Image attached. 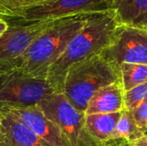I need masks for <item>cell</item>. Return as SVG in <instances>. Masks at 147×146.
Masks as SVG:
<instances>
[{
  "instance_id": "1",
  "label": "cell",
  "mask_w": 147,
  "mask_h": 146,
  "mask_svg": "<svg viewBox=\"0 0 147 146\" xmlns=\"http://www.w3.org/2000/svg\"><path fill=\"white\" fill-rule=\"evenodd\" d=\"M119 22L113 11L90 14L83 28L71 39L60 58L50 67L47 81L61 93L69 68L104 50L110 44Z\"/></svg>"
},
{
  "instance_id": "2",
  "label": "cell",
  "mask_w": 147,
  "mask_h": 146,
  "mask_svg": "<svg viewBox=\"0 0 147 146\" xmlns=\"http://www.w3.org/2000/svg\"><path fill=\"white\" fill-rule=\"evenodd\" d=\"M90 14L58 19L40 34L20 57L13 70L46 79L50 67L60 58L71 39L83 28Z\"/></svg>"
},
{
  "instance_id": "3",
  "label": "cell",
  "mask_w": 147,
  "mask_h": 146,
  "mask_svg": "<svg viewBox=\"0 0 147 146\" xmlns=\"http://www.w3.org/2000/svg\"><path fill=\"white\" fill-rule=\"evenodd\" d=\"M119 79L120 67L101 52L69 68L61 93L77 110L85 114L93 95Z\"/></svg>"
},
{
  "instance_id": "4",
  "label": "cell",
  "mask_w": 147,
  "mask_h": 146,
  "mask_svg": "<svg viewBox=\"0 0 147 146\" xmlns=\"http://www.w3.org/2000/svg\"><path fill=\"white\" fill-rule=\"evenodd\" d=\"M38 107L61 130L71 146H102L88 132L85 114L77 110L62 93L46 96Z\"/></svg>"
},
{
  "instance_id": "5",
  "label": "cell",
  "mask_w": 147,
  "mask_h": 146,
  "mask_svg": "<svg viewBox=\"0 0 147 146\" xmlns=\"http://www.w3.org/2000/svg\"><path fill=\"white\" fill-rule=\"evenodd\" d=\"M54 93L46 79L34 77L20 70L0 74V108H22L38 105Z\"/></svg>"
},
{
  "instance_id": "6",
  "label": "cell",
  "mask_w": 147,
  "mask_h": 146,
  "mask_svg": "<svg viewBox=\"0 0 147 146\" xmlns=\"http://www.w3.org/2000/svg\"><path fill=\"white\" fill-rule=\"evenodd\" d=\"M113 3L114 0H54L41 6L16 11L10 17L27 23L57 20L80 14L113 11Z\"/></svg>"
},
{
  "instance_id": "7",
  "label": "cell",
  "mask_w": 147,
  "mask_h": 146,
  "mask_svg": "<svg viewBox=\"0 0 147 146\" xmlns=\"http://www.w3.org/2000/svg\"><path fill=\"white\" fill-rule=\"evenodd\" d=\"M103 56L120 66L121 64L147 65V31L133 25L119 24Z\"/></svg>"
},
{
  "instance_id": "8",
  "label": "cell",
  "mask_w": 147,
  "mask_h": 146,
  "mask_svg": "<svg viewBox=\"0 0 147 146\" xmlns=\"http://www.w3.org/2000/svg\"><path fill=\"white\" fill-rule=\"evenodd\" d=\"M58 20V19H57ZM57 20L9 25L0 37V74L12 71L34 40Z\"/></svg>"
},
{
  "instance_id": "9",
  "label": "cell",
  "mask_w": 147,
  "mask_h": 146,
  "mask_svg": "<svg viewBox=\"0 0 147 146\" xmlns=\"http://www.w3.org/2000/svg\"><path fill=\"white\" fill-rule=\"evenodd\" d=\"M33 131L47 146H71L61 130L36 106L22 108H0Z\"/></svg>"
},
{
  "instance_id": "10",
  "label": "cell",
  "mask_w": 147,
  "mask_h": 146,
  "mask_svg": "<svg viewBox=\"0 0 147 146\" xmlns=\"http://www.w3.org/2000/svg\"><path fill=\"white\" fill-rule=\"evenodd\" d=\"M125 90L121 79L97 90L90 98L85 114H111L125 109Z\"/></svg>"
},
{
  "instance_id": "11",
  "label": "cell",
  "mask_w": 147,
  "mask_h": 146,
  "mask_svg": "<svg viewBox=\"0 0 147 146\" xmlns=\"http://www.w3.org/2000/svg\"><path fill=\"white\" fill-rule=\"evenodd\" d=\"M3 115L0 146H47L33 131L9 115Z\"/></svg>"
},
{
  "instance_id": "12",
  "label": "cell",
  "mask_w": 147,
  "mask_h": 146,
  "mask_svg": "<svg viewBox=\"0 0 147 146\" xmlns=\"http://www.w3.org/2000/svg\"><path fill=\"white\" fill-rule=\"evenodd\" d=\"M145 134L135 125L130 111L123 109L113 135L102 146H134Z\"/></svg>"
},
{
  "instance_id": "13",
  "label": "cell",
  "mask_w": 147,
  "mask_h": 146,
  "mask_svg": "<svg viewBox=\"0 0 147 146\" xmlns=\"http://www.w3.org/2000/svg\"><path fill=\"white\" fill-rule=\"evenodd\" d=\"M121 112L85 114V126L90 134L101 145L114 133Z\"/></svg>"
},
{
  "instance_id": "14",
  "label": "cell",
  "mask_w": 147,
  "mask_h": 146,
  "mask_svg": "<svg viewBox=\"0 0 147 146\" xmlns=\"http://www.w3.org/2000/svg\"><path fill=\"white\" fill-rule=\"evenodd\" d=\"M113 11L120 24H131L147 11V0H114Z\"/></svg>"
},
{
  "instance_id": "15",
  "label": "cell",
  "mask_w": 147,
  "mask_h": 146,
  "mask_svg": "<svg viewBox=\"0 0 147 146\" xmlns=\"http://www.w3.org/2000/svg\"><path fill=\"white\" fill-rule=\"evenodd\" d=\"M119 67L121 82L125 92L147 82V65L121 64Z\"/></svg>"
},
{
  "instance_id": "16",
  "label": "cell",
  "mask_w": 147,
  "mask_h": 146,
  "mask_svg": "<svg viewBox=\"0 0 147 146\" xmlns=\"http://www.w3.org/2000/svg\"><path fill=\"white\" fill-rule=\"evenodd\" d=\"M53 1L54 0H0V13L10 17L16 11L41 6Z\"/></svg>"
},
{
  "instance_id": "17",
  "label": "cell",
  "mask_w": 147,
  "mask_h": 146,
  "mask_svg": "<svg viewBox=\"0 0 147 146\" xmlns=\"http://www.w3.org/2000/svg\"><path fill=\"white\" fill-rule=\"evenodd\" d=\"M147 101V82L126 91L124 95L125 109L131 111Z\"/></svg>"
},
{
  "instance_id": "18",
  "label": "cell",
  "mask_w": 147,
  "mask_h": 146,
  "mask_svg": "<svg viewBox=\"0 0 147 146\" xmlns=\"http://www.w3.org/2000/svg\"><path fill=\"white\" fill-rule=\"evenodd\" d=\"M137 127L146 135L147 133V101L130 111Z\"/></svg>"
},
{
  "instance_id": "19",
  "label": "cell",
  "mask_w": 147,
  "mask_h": 146,
  "mask_svg": "<svg viewBox=\"0 0 147 146\" xmlns=\"http://www.w3.org/2000/svg\"><path fill=\"white\" fill-rule=\"evenodd\" d=\"M129 25H133L135 27H139V28H144L146 25H147V11L143 15H141L140 16H139L137 19H135Z\"/></svg>"
},
{
  "instance_id": "20",
  "label": "cell",
  "mask_w": 147,
  "mask_h": 146,
  "mask_svg": "<svg viewBox=\"0 0 147 146\" xmlns=\"http://www.w3.org/2000/svg\"><path fill=\"white\" fill-rule=\"evenodd\" d=\"M9 28V23L5 19H0V37L2 34L8 29Z\"/></svg>"
},
{
  "instance_id": "21",
  "label": "cell",
  "mask_w": 147,
  "mask_h": 146,
  "mask_svg": "<svg viewBox=\"0 0 147 146\" xmlns=\"http://www.w3.org/2000/svg\"><path fill=\"white\" fill-rule=\"evenodd\" d=\"M134 146H147V137L145 135L143 136L140 139H139L136 143Z\"/></svg>"
},
{
  "instance_id": "22",
  "label": "cell",
  "mask_w": 147,
  "mask_h": 146,
  "mask_svg": "<svg viewBox=\"0 0 147 146\" xmlns=\"http://www.w3.org/2000/svg\"><path fill=\"white\" fill-rule=\"evenodd\" d=\"M2 118H3V115L0 113V132H1V127H2Z\"/></svg>"
},
{
  "instance_id": "23",
  "label": "cell",
  "mask_w": 147,
  "mask_h": 146,
  "mask_svg": "<svg viewBox=\"0 0 147 146\" xmlns=\"http://www.w3.org/2000/svg\"><path fill=\"white\" fill-rule=\"evenodd\" d=\"M5 18H6V16L3 14L0 13V19H5Z\"/></svg>"
},
{
  "instance_id": "24",
  "label": "cell",
  "mask_w": 147,
  "mask_h": 146,
  "mask_svg": "<svg viewBox=\"0 0 147 146\" xmlns=\"http://www.w3.org/2000/svg\"><path fill=\"white\" fill-rule=\"evenodd\" d=\"M143 28H145V29H146V30L147 31V25H146V26H145V27H144Z\"/></svg>"
},
{
  "instance_id": "25",
  "label": "cell",
  "mask_w": 147,
  "mask_h": 146,
  "mask_svg": "<svg viewBox=\"0 0 147 146\" xmlns=\"http://www.w3.org/2000/svg\"><path fill=\"white\" fill-rule=\"evenodd\" d=\"M146 137H147V133H146Z\"/></svg>"
}]
</instances>
